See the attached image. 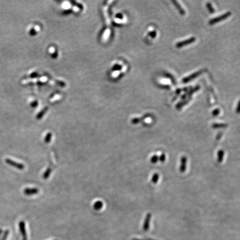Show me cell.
<instances>
[{"instance_id": "16", "label": "cell", "mask_w": 240, "mask_h": 240, "mask_svg": "<svg viewBox=\"0 0 240 240\" xmlns=\"http://www.w3.org/2000/svg\"><path fill=\"white\" fill-rule=\"evenodd\" d=\"M158 179V175L157 174H155V175L153 176L152 181L153 182V183H156Z\"/></svg>"}, {"instance_id": "14", "label": "cell", "mask_w": 240, "mask_h": 240, "mask_svg": "<svg viewBox=\"0 0 240 240\" xmlns=\"http://www.w3.org/2000/svg\"><path fill=\"white\" fill-rule=\"evenodd\" d=\"M207 8H208L209 11L211 13H212V12H214V10H213V7H212V5H211V4L210 3H207Z\"/></svg>"}, {"instance_id": "5", "label": "cell", "mask_w": 240, "mask_h": 240, "mask_svg": "<svg viewBox=\"0 0 240 240\" xmlns=\"http://www.w3.org/2000/svg\"><path fill=\"white\" fill-rule=\"evenodd\" d=\"M23 192L25 195L27 196H32L37 195L39 193V190L37 188H26Z\"/></svg>"}, {"instance_id": "8", "label": "cell", "mask_w": 240, "mask_h": 240, "mask_svg": "<svg viewBox=\"0 0 240 240\" xmlns=\"http://www.w3.org/2000/svg\"><path fill=\"white\" fill-rule=\"evenodd\" d=\"M103 206V203L101 201H97L94 204L93 207L96 211H99L102 208Z\"/></svg>"}, {"instance_id": "3", "label": "cell", "mask_w": 240, "mask_h": 240, "mask_svg": "<svg viewBox=\"0 0 240 240\" xmlns=\"http://www.w3.org/2000/svg\"><path fill=\"white\" fill-rule=\"evenodd\" d=\"M19 229L20 233L22 235L23 240H27V234L26 232V226H25V223L23 221H21L19 223Z\"/></svg>"}, {"instance_id": "4", "label": "cell", "mask_w": 240, "mask_h": 240, "mask_svg": "<svg viewBox=\"0 0 240 240\" xmlns=\"http://www.w3.org/2000/svg\"><path fill=\"white\" fill-rule=\"evenodd\" d=\"M195 41V37H191V38L189 39H186V40L183 41H180V42H177V43L176 44V47H177V48H181V47H184V46H186V45L191 44L194 42Z\"/></svg>"}, {"instance_id": "9", "label": "cell", "mask_w": 240, "mask_h": 240, "mask_svg": "<svg viewBox=\"0 0 240 240\" xmlns=\"http://www.w3.org/2000/svg\"><path fill=\"white\" fill-rule=\"evenodd\" d=\"M52 169L50 168H48L44 172L42 175V178L44 179H47L50 177L51 174L52 173Z\"/></svg>"}, {"instance_id": "11", "label": "cell", "mask_w": 240, "mask_h": 240, "mask_svg": "<svg viewBox=\"0 0 240 240\" xmlns=\"http://www.w3.org/2000/svg\"><path fill=\"white\" fill-rule=\"evenodd\" d=\"M172 2L175 4V6L178 8V10H179V12H180V13H181V15H184L185 12H184V10H183V8H182V7L179 5V3H177V2L176 1H173Z\"/></svg>"}, {"instance_id": "10", "label": "cell", "mask_w": 240, "mask_h": 240, "mask_svg": "<svg viewBox=\"0 0 240 240\" xmlns=\"http://www.w3.org/2000/svg\"><path fill=\"white\" fill-rule=\"evenodd\" d=\"M52 134L51 132H48L45 136L44 141L46 144H48L50 142L51 139H52Z\"/></svg>"}, {"instance_id": "19", "label": "cell", "mask_w": 240, "mask_h": 240, "mask_svg": "<svg viewBox=\"0 0 240 240\" xmlns=\"http://www.w3.org/2000/svg\"><path fill=\"white\" fill-rule=\"evenodd\" d=\"M2 229H0V237H1V234H2Z\"/></svg>"}, {"instance_id": "1", "label": "cell", "mask_w": 240, "mask_h": 240, "mask_svg": "<svg viewBox=\"0 0 240 240\" xmlns=\"http://www.w3.org/2000/svg\"><path fill=\"white\" fill-rule=\"evenodd\" d=\"M231 15V13L230 12H227L225 13H224L223 15L218 16V17H215L214 18H213L212 20H211L209 21V24L210 25H214L216 23H219L221 21H223L224 20L226 19L227 18H228L229 16H230Z\"/></svg>"}, {"instance_id": "13", "label": "cell", "mask_w": 240, "mask_h": 240, "mask_svg": "<svg viewBox=\"0 0 240 240\" xmlns=\"http://www.w3.org/2000/svg\"><path fill=\"white\" fill-rule=\"evenodd\" d=\"M9 234H10V231H9L8 230H6V231H5L4 234V235H3V237H2V239H1V240H7V237H8V235Z\"/></svg>"}, {"instance_id": "15", "label": "cell", "mask_w": 240, "mask_h": 240, "mask_svg": "<svg viewBox=\"0 0 240 240\" xmlns=\"http://www.w3.org/2000/svg\"><path fill=\"white\" fill-rule=\"evenodd\" d=\"M226 124H222V123H220V124H214V125L213 126V127L216 128V127H226Z\"/></svg>"}, {"instance_id": "2", "label": "cell", "mask_w": 240, "mask_h": 240, "mask_svg": "<svg viewBox=\"0 0 240 240\" xmlns=\"http://www.w3.org/2000/svg\"><path fill=\"white\" fill-rule=\"evenodd\" d=\"M5 162L8 165L11 166L13 168H16L18 170H23L25 168V166L23 163H19V162H16L11 159L10 158H6L5 160Z\"/></svg>"}, {"instance_id": "18", "label": "cell", "mask_w": 240, "mask_h": 240, "mask_svg": "<svg viewBox=\"0 0 240 240\" xmlns=\"http://www.w3.org/2000/svg\"><path fill=\"white\" fill-rule=\"evenodd\" d=\"M219 113V110H217V109H216V110H215L213 112V114L214 115H217Z\"/></svg>"}, {"instance_id": "12", "label": "cell", "mask_w": 240, "mask_h": 240, "mask_svg": "<svg viewBox=\"0 0 240 240\" xmlns=\"http://www.w3.org/2000/svg\"><path fill=\"white\" fill-rule=\"evenodd\" d=\"M186 159L184 157H183L181 158V166L180 168V170L181 172H184L186 168Z\"/></svg>"}, {"instance_id": "7", "label": "cell", "mask_w": 240, "mask_h": 240, "mask_svg": "<svg viewBox=\"0 0 240 240\" xmlns=\"http://www.w3.org/2000/svg\"><path fill=\"white\" fill-rule=\"evenodd\" d=\"M150 219H151V215L150 214H148L146 216L145 220V222H144V231H147L149 229V226H150Z\"/></svg>"}, {"instance_id": "6", "label": "cell", "mask_w": 240, "mask_h": 240, "mask_svg": "<svg viewBox=\"0 0 240 240\" xmlns=\"http://www.w3.org/2000/svg\"><path fill=\"white\" fill-rule=\"evenodd\" d=\"M202 72H203V71L201 70V71H197V72H196L192 73V75H190L189 76L186 77L184 78V79H183V82H184V83H187V82H190L191 80H194V78L197 77H198L200 75H201V73Z\"/></svg>"}, {"instance_id": "17", "label": "cell", "mask_w": 240, "mask_h": 240, "mask_svg": "<svg viewBox=\"0 0 240 240\" xmlns=\"http://www.w3.org/2000/svg\"><path fill=\"white\" fill-rule=\"evenodd\" d=\"M151 162H153V163H155V162H157V161L158 157H157L156 156H155V155L154 156L152 157V158H151Z\"/></svg>"}]
</instances>
